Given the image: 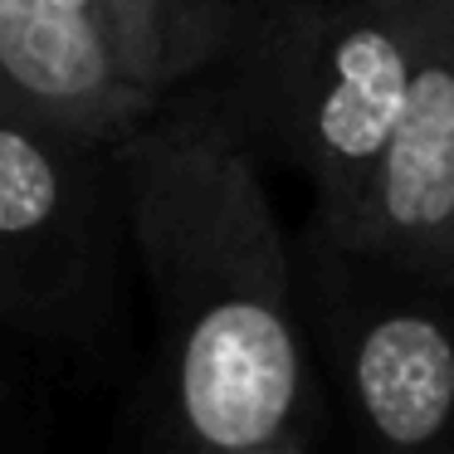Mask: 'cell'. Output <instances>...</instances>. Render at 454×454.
I'll use <instances>...</instances> for the list:
<instances>
[{"label":"cell","mask_w":454,"mask_h":454,"mask_svg":"<svg viewBox=\"0 0 454 454\" xmlns=\"http://www.w3.org/2000/svg\"><path fill=\"white\" fill-rule=\"evenodd\" d=\"M450 450H454V440H450Z\"/></svg>","instance_id":"obj_7"},{"label":"cell","mask_w":454,"mask_h":454,"mask_svg":"<svg viewBox=\"0 0 454 454\" xmlns=\"http://www.w3.org/2000/svg\"><path fill=\"white\" fill-rule=\"evenodd\" d=\"M347 245L454 284V0H415L411 93Z\"/></svg>","instance_id":"obj_6"},{"label":"cell","mask_w":454,"mask_h":454,"mask_svg":"<svg viewBox=\"0 0 454 454\" xmlns=\"http://www.w3.org/2000/svg\"><path fill=\"white\" fill-rule=\"evenodd\" d=\"M415 0H278L245 15L230 108L317 191V230L352 239L395 137Z\"/></svg>","instance_id":"obj_2"},{"label":"cell","mask_w":454,"mask_h":454,"mask_svg":"<svg viewBox=\"0 0 454 454\" xmlns=\"http://www.w3.org/2000/svg\"><path fill=\"white\" fill-rule=\"evenodd\" d=\"M317 327L362 440L450 450L454 284L317 230Z\"/></svg>","instance_id":"obj_5"},{"label":"cell","mask_w":454,"mask_h":454,"mask_svg":"<svg viewBox=\"0 0 454 454\" xmlns=\"http://www.w3.org/2000/svg\"><path fill=\"white\" fill-rule=\"evenodd\" d=\"M122 142H83L0 103V313L69 356L118 323Z\"/></svg>","instance_id":"obj_4"},{"label":"cell","mask_w":454,"mask_h":454,"mask_svg":"<svg viewBox=\"0 0 454 454\" xmlns=\"http://www.w3.org/2000/svg\"><path fill=\"white\" fill-rule=\"evenodd\" d=\"M128 230L161 308L152 411L186 450L298 454L323 395L259 142L230 103L176 93L122 137Z\"/></svg>","instance_id":"obj_1"},{"label":"cell","mask_w":454,"mask_h":454,"mask_svg":"<svg viewBox=\"0 0 454 454\" xmlns=\"http://www.w3.org/2000/svg\"><path fill=\"white\" fill-rule=\"evenodd\" d=\"M239 0H0V103L83 142H122L225 64Z\"/></svg>","instance_id":"obj_3"}]
</instances>
